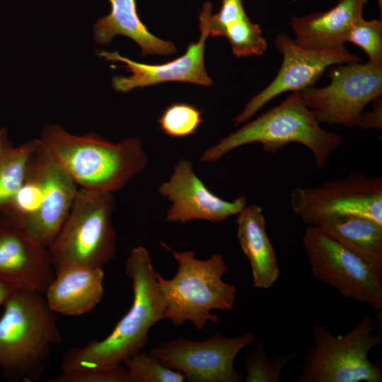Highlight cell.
<instances>
[{
	"label": "cell",
	"instance_id": "obj_1",
	"mask_svg": "<svg viewBox=\"0 0 382 382\" xmlns=\"http://www.w3.org/2000/svg\"><path fill=\"white\" fill-rule=\"evenodd\" d=\"M125 272L133 291L130 308L106 337L67 351L61 361L62 372L121 364L144 348L151 328L165 318L157 272L146 248L138 245L132 249Z\"/></svg>",
	"mask_w": 382,
	"mask_h": 382
},
{
	"label": "cell",
	"instance_id": "obj_2",
	"mask_svg": "<svg viewBox=\"0 0 382 382\" xmlns=\"http://www.w3.org/2000/svg\"><path fill=\"white\" fill-rule=\"evenodd\" d=\"M40 148L80 188L113 193L144 170L149 158L139 138L113 143L95 132L69 133L58 124L43 127Z\"/></svg>",
	"mask_w": 382,
	"mask_h": 382
},
{
	"label": "cell",
	"instance_id": "obj_3",
	"mask_svg": "<svg viewBox=\"0 0 382 382\" xmlns=\"http://www.w3.org/2000/svg\"><path fill=\"white\" fill-rule=\"evenodd\" d=\"M0 318V371L8 381H38L52 348L62 340L57 313L45 295L16 291Z\"/></svg>",
	"mask_w": 382,
	"mask_h": 382
},
{
	"label": "cell",
	"instance_id": "obj_4",
	"mask_svg": "<svg viewBox=\"0 0 382 382\" xmlns=\"http://www.w3.org/2000/svg\"><path fill=\"white\" fill-rule=\"evenodd\" d=\"M252 143L261 144L268 153H277L291 143L301 144L312 152L316 166L322 169L341 145L342 138L323 129L301 93L294 91L278 105L207 149L199 159L215 163L233 149Z\"/></svg>",
	"mask_w": 382,
	"mask_h": 382
},
{
	"label": "cell",
	"instance_id": "obj_5",
	"mask_svg": "<svg viewBox=\"0 0 382 382\" xmlns=\"http://www.w3.org/2000/svg\"><path fill=\"white\" fill-rule=\"evenodd\" d=\"M178 262L176 274L165 279L156 273L157 282L165 306V318L179 326L191 322L196 330H203L208 322L219 318L213 310L229 311L236 299V287L223 281L227 267L221 254L199 260L193 250L177 252L163 243Z\"/></svg>",
	"mask_w": 382,
	"mask_h": 382
},
{
	"label": "cell",
	"instance_id": "obj_6",
	"mask_svg": "<svg viewBox=\"0 0 382 382\" xmlns=\"http://www.w3.org/2000/svg\"><path fill=\"white\" fill-rule=\"evenodd\" d=\"M111 192L79 187L68 216L48 248L54 270L76 265L101 267L116 255Z\"/></svg>",
	"mask_w": 382,
	"mask_h": 382
},
{
	"label": "cell",
	"instance_id": "obj_7",
	"mask_svg": "<svg viewBox=\"0 0 382 382\" xmlns=\"http://www.w3.org/2000/svg\"><path fill=\"white\" fill-rule=\"evenodd\" d=\"M314 345L304 359L295 382H381V367L369 359L371 349L382 342L381 329L370 316L345 335H334L328 328L314 325Z\"/></svg>",
	"mask_w": 382,
	"mask_h": 382
},
{
	"label": "cell",
	"instance_id": "obj_8",
	"mask_svg": "<svg viewBox=\"0 0 382 382\" xmlns=\"http://www.w3.org/2000/svg\"><path fill=\"white\" fill-rule=\"evenodd\" d=\"M303 245L313 277L344 298L382 308V274L325 231L308 226Z\"/></svg>",
	"mask_w": 382,
	"mask_h": 382
},
{
	"label": "cell",
	"instance_id": "obj_9",
	"mask_svg": "<svg viewBox=\"0 0 382 382\" xmlns=\"http://www.w3.org/2000/svg\"><path fill=\"white\" fill-rule=\"evenodd\" d=\"M330 82L300 91L319 123L357 126L365 107L382 94V66L369 61L337 64L328 70Z\"/></svg>",
	"mask_w": 382,
	"mask_h": 382
},
{
	"label": "cell",
	"instance_id": "obj_10",
	"mask_svg": "<svg viewBox=\"0 0 382 382\" xmlns=\"http://www.w3.org/2000/svg\"><path fill=\"white\" fill-rule=\"evenodd\" d=\"M294 213L308 226L355 214L382 224V178L353 173L313 187H296L290 198Z\"/></svg>",
	"mask_w": 382,
	"mask_h": 382
},
{
	"label": "cell",
	"instance_id": "obj_11",
	"mask_svg": "<svg viewBox=\"0 0 382 382\" xmlns=\"http://www.w3.org/2000/svg\"><path fill=\"white\" fill-rule=\"evenodd\" d=\"M255 340L253 333L231 338L216 334L202 341L179 337L149 353L166 366L181 373L187 381L240 382L243 377L235 369L234 359Z\"/></svg>",
	"mask_w": 382,
	"mask_h": 382
},
{
	"label": "cell",
	"instance_id": "obj_12",
	"mask_svg": "<svg viewBox=\"0 0 382 382\" xmlns=\"http://www.w3.org/2000/svg\"><path fill=\"white\" fill-rule=\"evenodd\" d=\"M71 201L70 185L40 146L30 160L23 185L1 214L25 230L49 228L65 217Z\"/></svg>",
	"mask_w": 382,
	"mask_h": 382
},
{
	"label": "cell",
	"instance_id": "obj_13",
	"mask_svg": "<svg viewBox=\"0 0 382 382\" xmlns=\"http://www.w3.org/2000/svg\"><path fill=\"white\" fill-rule=\"evenodd\" d=\"M274 44L282 55L281 67L274 79L254 96L234 117L235 125L248 121L280 94L287 91L300 92L312 86L329 66L362 62L360 57L351 53L345 47L337 49L305 47L284 32L277 35Z\"/></svg>",
	"mask_w": 382,
	"mask_h": 382
},
{
	"label": "cell",
	"instance_id": "obj_14",
	"mask_svg": "<svg viewBox=\"0 0 382 382\" xmlns=\"http://www.w3.org/2000/svg\"><path fill=\"white\" fill-rule=\"evenodd\" d=\"M212 4L206 1L199 13L200 37L190 43L180 57L166 63L148 64L132 61L117 52L98 50V55L108 61L120 62L122 67L131 73L127 76H114L112 86L117 92H128L165 82L181 81L208 86L213 81L207 72L204 64L206 40L209 35L208 22Z\"/></svg>",
	"mask_w": 382,
	"mask_h": 382
},
{
	"label": "cell",
	"instance_id": "obj_15",
	"mask_svg": "<svg viewBox=\"0 0 382 382\" xmlns=\"http://www.w3.org/2000/svg\"><path fill=\"white\" fill-rule=\"evenodd\" d=\"M54 274L49 248L0 214V281L16 291L45 294Z\"/></svg>",
	"mask_w": 382,
	"mask_h": 382
},
{
	"label": "cell",
	"instance_id": "obj_16",
	"mask_svg": "<svg viewBox=\"0 0 382 382\" xmlns=\"http://www.w3.org/2000/svg\"><path fill=\"white\" fill-rule=\"evenodd\" d=\"M158 192L172 203L166 214L168 222L223 221L247 205L245 196L229 202L212 192L195 174L192 163L184 158L177 162L169 180L158 187Z\"/></svg>",
	"mask_w": 382,
	"mask_h": 382
},
{
	"label": "cell",
	"instance_id": "obj_17",
	"mask_svg": "<svg viewBox=\"0 0 382 382\" xmlns=\"http://www.w3.org/2000/svg\"><path fill=\"white\" fill-rule=\"evenodd\" d=\"M104 272L101 267L64 265L55 269L45 297L55 313L79 316L91 311L103 296Z\"/></svg>",
	"mask_w": 382,
	"mask_h": 382
},
{
	"label": "cell",
	"instance_id": "obj_18",
	"mask_svg": "<svg viewBox=\"0 0 382 382\" xmlns=\"http://www.w3.org/2000/svg\"><path fill=\"white\" fill-rule=\"evenodd\" d=\"M368 0H337L325 11L303 16H293L291 27L294 40L300 45L315 49H337L345 47V38L352 24L363 17Z\"/></svg>",
	"mask_w": 382,
	"mask_h": 382
},
{
	"label": "cell",
	"instance_id": "obj_19",
	"mask_svg": "<svg viewBox=\"0 0 382 382\" xmlns=\"http://www.w3.org/2000/svg\"><path fill=\"white\" fill-rule=\"evenodd\" d=\"M236 216L237 238L250 262L253 286L268 289L278 279L280 270L267 233L262 208L246 205Z\"/></svg>",
	"mask_w": 382,
	"mask_h": 382
},
{
	"label": "cell",
	"instance_id": "obj_20",
	"mask_svg": "<svg viewBox=\"0 0 382 382\" xmlns=\"http://www.w3.org/2000/svg\"><path fill=\"white\" fill-rule=\"evenodd\" d=\"M110 13L98 19L93 26L98 44L108 45L113 37L122 35L134 40L143 56L170 55L177 52L175 44L151 33L139 17L136 0H109Z\"/></svg>",
	"mask_w": 382,
	"mask_h": 382
},
{
	"label": "cell",
	"instance_id": "obj_21",
	"mask_svg": "<svg viewBox=\"0 0 382 382\" xmlns=\"http://www.w3.org/2000/svg\"><path fill=\"white\" fill-rule=\"evenodd\" d=\"M316 226L382 274V224L366 216L347 214L330 218Z\"/></svg>",
	"mask_w": 382,
	"mask_h": 382
},
{
	"label": "cell",
	"instance_id": "obj_22",
	"mask_svg": "<svg viewBox=\"0 0 382 382\" xmlns=\"http://www.w3.org/2000/svg\"><path fill=\"white\" fill-rule=\"evenodd\" d=\"M39 147L37 139L14 146L6 128H0V214L9 206L23 185L30 160Z\"/></svg>",
	"mask_w": 382,
	"mask_h": 382
},
{
	"label": "cell",
	"instance_id": "obj_23",
	"mask_svg": "<svg viewBox=\"0 0 382 382\" xmlns=\"http://www.w3.org/2000/svg\"><path fill=\"white\" fill-rule=\"evenodd\" d=\"M236 57L262 55L267 43L257 23H253L248 16L230 23L223 32Z\"/></svg>",
	"mask_w": 382,
	"mask_h": 382
},
{
	"label": "cell",
	"instance_id": "obj_24",
	"mask_svg": "<svg viewBox=\"0 0 382 382\" xmlns=\"http://www.w3.org/2000/svg\"><path fill=\"white\" fill-rule=\"evenodd\" d=\"M202 122V112L195 106L185 103L169 105L158 120L163 132L175 138L195 134Z\"/></svg>",
	"mask_w": 382,
	"mask_h": 382
},
{
	"label": "cell",
	"instance_id": "obj_25",
	"mask_svg": "<svg viewBox=\"0 0 382 382\" xmlns=\"http://www.w3.org/2000/svg\"><path fill=\"white\" fill-rule=\"evenodd\" d=\"M124 366L132 382H183L184 376L163 365L149 352L141 351L126 359Z\"/></svg>",
	"mask_w": 382,
	"mask_h": 382
},
{
	"label": "cell",
	"instance_id": "obj_26",
	"mask_svg": "<svg viewBox=\"0 0 382 382\" xmlns=\"http://www.w3.org/2000/svg\"><path fill=\"white\" fill-rule=\"evenodd\" d=\"M296 357L295 353H291L272 359L268 357L264 345L259 342L246 357V376L243 381L278 382L284 366Z\"/></svg>",
	"mask_w": 382,
	"mask_h": 382
},
{
	"label": "cell",
	"instance_id": "obj_27",
	"mask_svg": "<svg viewBox=\"0 0 382 382\" xmlns=\"http://www.w3.org/2000/svg\"><path fill=\"white\" fill-rule=\"evenodd\" d=\"M345 42L358 46L368 56L369 62L382 66V19L359 18L349 30Z\"/></svg>",
	"mask_w": 382,
	"mask_h": 382
},
{
	"label": "cell",
	"instance_id": "obj_28",
	"mask_svg": "<svg viewBox=\"0 0 382 382\" xmlns=\"http://www.w3.org/2000/svg\"><path fill=\"white\" fill-rule=\"evenodd\" d=\"M48 382H132L125 366L62 372Z\"/></svg>",
	"mask_w": 382,
	"mask_h": 382
},
{
	"label": "cell",
	"instance_id": "obj_29",
	"mask_svg": "<svg viewBox=\"0 0 382 382\" xmlns=\"http://www.w3.org/2000/svg\"><path fill=\"white\" fill-rule=\"evenodd\" d=\"M248 16L242 0H222L219 11L211 15L208 28L212 37H222L225 27L230 23Z\"/></svg>",
	"mask_w": 382,
	"mask_h": 382
},
{
	"label": "cell",
	"instance_id": "obj_30",
	"mask_svg": "<svg viewBox=\"0 0 382 382\" xmlns=\"http://www.w3.org/2000/svg\"><path fill=\"white\" fill-rule=\"evenodd\" d=\"M373 109L362 112L357 123V127L364 129H382V99L376 98L374 101Z\"/></svg>",
	"mask_w": 382,
	"mask_h": 382
},
{
	"label": "cell",
	"instance_id": "obj_31",
	"mask_svg": "<svg viewBox=\"0 0 382 382\" xmlns=\"http://www.w3.org/2000/svg\"><path fill=\"white\" fill-rule=\"evenodd\" d=\"M15 291V289L0 281V306H4Z\"/></svg>",
	"mask_w": 382,
	"mask_h": 382
},
{
	"label": "cell",
	"instance_id": "obj_32",
	"mask_svg": "<svg viewBox=\"0 0 382 382\" xmlns=\"http://www.w3.org/2000/svg\"><path fill=\"white\" fill-rule=\"evenodd\" d=\"M377 2L380 10V18L382 19V0H377Z\"/></svg>",
	"mask_w": 382,
	"mask_h": 382
},
{
	"label": "cell",
	"instance_id": "obj_33",
	"mask_svg": "<svg viewBox=\"0 0 382 382\" xmlns=\"http://www.w3.org/2000/svg\"></svg>",
	"mask_w": 382,
	"mask_h": 382
}]
</instances>
